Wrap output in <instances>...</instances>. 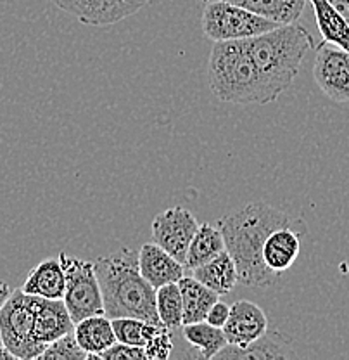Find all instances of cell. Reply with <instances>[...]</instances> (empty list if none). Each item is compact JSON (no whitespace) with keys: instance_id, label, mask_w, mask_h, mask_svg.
<instances>
[{"instance_id":"5","label":"cell","mask_w":349,"mask_h":360,"mask_svg":"<svg viewBox=\"0 0 349 360\" xmlns=\"http://www.w3.org/2000/svg\"><path fill=\"white\" fill-rule=\"evenodd\" d=\"M35 298L21 288L13 290L0 310L2 343L18 360L39 359L44 352L35 338Z\"/></svg>"},{"instance_id":"16","label":"cell","mask_w":349,"mask_h":360,"mask_svg":"<svg viewBox=\"0 0 349 360\" xmlns=\"http://www.w3.org/2000/svg\"><path fill=\"white\" fill-rule=\"evenodd\" d=\"M289 357H294L291 340H289L287 336L280 335L279 331H273V333L266 331V335L258 338L256 341H253V343H249L244 348L227 345V347H225L215 359L273 360V359H289Z\"/></svg>"},{"instance_id":"31","label":"cell","mask_w":349,"mask_h":360,"mask_svg":"<svg viewBox=\"0 0 349 360\" xmlns=\"http://www.w3.org/2000/svg\"><path fill=\"white\" fill-rule=\"evenodd\" d=\"M11 292H13V290H11L9 284L2 283V281H0V310H2V307L6 305V302L9 300Z\"/></svg>"},{"instance_id":"7","label":"cell","mask_w":349,"mask_h":360,"mask_svg":"<svg viewBox=\"0 0 349 360\" xmlns=\"http://www.w3.org/2000/svg\"><path fill=\"white\" fill-rule=\"evenodd\" d=\"M59 260L66 276V291L62 300L74 324L92 315H103V290L92 262L70 257L65 251L59 253Z\"/></svg>"},{"instance_id":"33","label":"cell","mask_w":349,"mask_h":360,"mask_svg":"<svg viewBox=\"0 0 349 360\" xmlns=\"http://www.w3.org/2000/svg\"><path fill=\"white\" fill-rule=\"evenodd\" d=\"M2 345H4V343H2V336H0V347H2Z\"/></svg>"},{"instance_id":"17","label":"cell","mask_w":349,"mask_h":360,"mask_svg":"<svg viewBox=\"0 0 349 360\" xmlns=\"http://www.w3.org/2000/svg\"><path fill=\"white\" fill-rule=\"evenodd\" d=\"M192 276L220 296L228 295L239 284L237 265L227 250L206 264L192 269Z\"/></svg>"},{"instance_id":"1","label":"cell","mask_w":349,"mask_h":360,"mask_svg":"<svg viewBox=\"0 0 349 360\" xmlns=\"http://www.w3.org/2000/svg\"><path fill=\"white\" fill-rule=\"evenodd\" d=\"M216 225L223 234L225 248L237 265L239 284L251 288H272L280 279V274L270 270L263 260V246L273 231L296 227L308 232L301 219H292L289 213L266 202H249L221 217Z\"/></svg>"},{"instance_id":"19","label":"cell","mask_w":349,"mask_h":360,"mask_svg":"<svg viewBox=\"0 0 349 360\" xmlns=\"http://www.w3.org/2000/svg\"><path fill=\"white\" fill-rule=\"evenodd\" d=\"M178 288L183 302V326L206 321L213 303L220 300V295L199 283L194 276H183L178 281Z\"/></svg>"},{"instance_id":"24","label":"cell","mask_w":349,"mask_h":360,"mask_svg":"<svg viewBox=\"0 0 349 360\" xmlns=\"http://www.w3.org/2000/svg\"><path fill=\"white\" fill-rule=\"evenodd\" d=\"M156 309L161 324L175 333L183 326V302L178 283L166 284L156 290Z\"/></svg>"},{"instance_id":"3","label":"cell","mask_w":349,"mask_h":360,"mask_svg":"<svg viewBox=\"0 0 349 360\" xmlns=\"http://www.w3.org/2000/svg\"><path fill=\"white\" fill-rule=\"evenodd\" d=\"M208 68L209 87L221 103L270 104L279 99L261 77L244 40L215 42Z\"/></svg>"},{"instance_id":"32","label":"cell","mask_w":349,"mask_h":360,"mask_svg":"<svg viewBox=\"0 0 349 360\" xmlns=\"http://www.w3.org/2000/svg\"><path fill=\"white\" fill-rule=\"evenodd\" d=\"M0 360H18V359L14 357V355L2 345V347H0Z\"/></svg>"},{"instance_id":"9","label":"cell","mask_w":349,"mask_h":360,"mask_svg":"<svg viewBox=\"0 0 349 360\" xmlns=\"http://www.w3.org/2000/svg\"><path fill=\"white\" fill-rule=\"evenodd\" d=\"M196 217L183 206H175L157 213L152 220V243L166 250L171 257L185 265L190 241L197 232Z\"/></svg>"},{"instance_id":"29","label":"cell","mask_w":349,"mask_h":360,"mask_svg":"<svg viewBox=\"0 0 349 360\" xmlns=\"http://www.w3.org/2000/svg\"><path fill=\"white\" fill-rule=\"evenodd\" d=\"M228 315H230V305L218 300L216 303H213V307L209 309L208 315H206V321L209 324L216 326V328H223L225 322L228 321Z\"/></svg>"},{"instance_id":"11","label":"cell","mask_w":349,"mask_h":360,"mask_svg":"<svg viewBox=\"0 0 349 360\" xmlns=\"http://www.w3.org/2000/svg\"><path fill=\"white\" fill-rule=\"evenodd\" d=\"M228 345L237 348L247 347L268 331V317L261 307L249 300H239L230 305V315L223 328Z\"/></svg>"},{"instance_id":"22","label":"cell","mask_w":349,"mask_h":360,"mask_svg":"<svg viewBox=\"0 0 349 360\" xmlns=\"http://www.w3.org/2000/svg\"><path fill=\"white\" fill-rule=\"evenodd\" d=\"M225 250H227L225 248V239L218 225L199 224L197 232L194 234L189 251H187L185 269H196L199 265L215 258L216 255H220Z\"/></svg>"},{"instance_id":"10","label":"cell","mask_w":349,"mask_h":360,"mask_svg":"<svg viewBox=\"0 0 349 360\" xmlns=\"http://www.w3.org/2000/svg\"><path fill=\"white\" fill-rule=\"evenodd\" d=\"M59 9L87 26H110L144 9L149 0H54Z\"/></svg>"},{"instance_id":"27","label":"cell","mask_w":349,"mask_h":360,"mask_svg":"<svg viewBox=\"0 0 349 360\" xmlns=\"http://www.w3.org/2000/svg\"><path fill=\"white\" fill-rule=\"evenodd\" d=\"M145 357L147 360H166L171 357L173 352V340H171V331L166 328H161L159 331L154 335L147 345L144 347Z\"/></svg>"},{"instance_id":"14","label":"cell","mask_w":349,"mask_h":360,"mask_svg":"<svg viewBox=\"0 0 349 360\" xmlns=\"http://www.w3.org/2000/svg\"><path fill=\"white\" fill-rule=\"evenodd\" d=\"M306 232L296 227H280L266 238L263 246V260L275 274H282L296 264L301 251V239Z\"/></svg>"},{"instance_id":"18","label":"cell","mask_w":349,"mask_h":360,"mask_svg":"<svg viewBox=\"0 0 349 360\" xmlns=\"http://www.w3.org/2000/svg\"><path fill=\"white\" fill-rule=\"evenodd\" d=\"M74 336L78 345L87 352L88 360L116 343L111 319L106 314L92 315L74 324Z\"/></svg>"},{"instance_id":"6","label":"cell","mask_w":349,"mask_h":360,"mask_svg":"<svg viewBox=\"0 0 349 360\" xmlns=\"http://www.w3.org/2000/svg\"><path fill=\"white\" fill-rule=\"evenodd\" d=\"M201 25L213 42L246 40L280 26L228 0H204Z\"/></svg>"},{"instance_id":"12","label":"cell","mask_w":349,"mask_h":360,"mask_svg":"<svg viewBox=\"0 0 349 360\" xmlns=\"http://www.w3.org/2000/svg\"><path fill=\"white\" fill-rule=\"evenodd\" d=\"M138 269L154 290L178 283L185 276V265L156 243H147L138 250Z\"/></svg>"},{"instance_id":"15","label":"cell","mask_w":349,"mask_h":360,"mask_svg":"<svg viewBox=\"0 0 349 360\" xmlns=\"http://www.w3.org/2000/svg\"><path fill=\"white\" fill-rule=\"evenodd\" d=\"M21 290L48 300H62L66 291L65 269L59 258H47L29 270Z\"/></svg>"},{"instance_id":"28","label":"cell","mask_w":349,"mask_h":360,"mask_svg":"<svg viewBox=\"0 0 349 360\" xmlns=\"http://www.w3.org/2000/svg\"><path fill=\"white\" fill-rule=\"evenodd\" d=\"M92 359H97V360H147V357H145L144 347H131V345L119 343V341H116L112 347L106 348V350L100 352V354L93 355Z\"/></svg>"},{"instance_id":"30","label":"cell","mask_w":349,"mask_h":360,"mask_svg":"<svg viewBox=\"0 0 349 360\" xmlns=\"http://www.w3.org/2000/svg\"><path fill=\"white\" fill-rule=\"evenodd\" d=\"M330 2H332V6L336 7L341 14H343L344 20H346L349 25V0H330Z\"/></svg>"},{"instance_id":"2","label":"cell","mask_w":349,"mask_h":360,"mask_svg":"<svg viewBox=\"0 0 349 360\" xmlns=\"http://www.w3.org/2000/svg\"><path fill=\"white\" fill-rule=\"evenodd\" d=\"M93 267L99 277L107 317H137L163 326L157 317L156 290L138 269V251L121 248L100 257Z\"/></svg>"},{"instance_id":"21","label":"cell","mask_w":349,"mask_h":360,"mask_svg":"<svg viewBox=\"0 0 349 360\" xmlns=\"http://www.w3.org/2000/svg\"><path fill=\"white\" fill-rule=\"evenodd\" d=\"M277 25L299 21L308 0H228Z\"/></svg>"},{"instance_id":"4","label":"cell","mask_w":349,"mask_h":360,"mask_svg":"<svg viewBox=\"0 0 349 360\" xmlns=\"http://www.w3.org/2000/svg\"><path fill=\"white\" fill-rule=\"evenodd\" d=\"M244 42L261 77L277 97L282 96L298 77L306 52L315 49L311 33L298 21L280 25Z\"/></svg>"},{"instance_id":"25","label":"cell","mask_w":349,"mask_h":360,"mask_svg":"<svg viewBox=\"0 0 349 360\" xmlns=\"http://www.w3.org/2000/svg\"><path fill=\"white\" fill-rule=\"evenodd\" d=\"M112 329H114L116 341L131 347H145L147 341L164 326L151 324L137 317H116L111 319Z\"/></svg>"},{"instance_id":"8","label":"cell","mask_w":349,"mask_h":360,"mask_svg":"<svg viewBox=\"0 0 349 360\" xmlns=\"http://www.w3.org/2000/svg\"><path fill=\"white\" fill-rule=\"evenodd\" d=\"M313 77L329 99L349 103V52L336 44L315 45Z\"/></svg>"},{"instance_id":"20","label":"cell","mask_w":349,"mask_h":360,"mask_svg":"<svg viewBox=\"0 0 349 360\" xmlns=\"http://www.w3.org/2000/svg\"><path fill=\"white\" fill-rule=\"evenodd\" d=\"M313 7L315 20L322 33V39L336 44L349 52V25L343 14L332 6L330 0H308Z\"/></svg>"},{"instance_id":"13","label":"cell","mask_w":349,"mask_h":360,"mask_svg":"<svg viewBox=\"0 0 349 360\" xmlns=\"http://www.w3.org/2000/svg\"><path fill=\"white\" fill-rule=\"evenodd\" d=\"M74 331V322L67 312L65 300L35 298V338L40 347L47 348L52 341Z\"/></svg>"},{"instance_id":"26","label":"cell","mask_w":349,"mask_h":360,"mask_svg":"<svg viewBox=\"0 0 349 360\" xmlns=\"http://www.w3.org/2000/svg\"><path fill=\"white\" fill-rule=\"evenodd\" d=\"M88 355L84 348L78 345L74 331L67 333L59 340L52 341L42 352L39 360H87Z\"/></svg>"},{"instance_id":"23","label":"cell","mask_w":349,"mask_h":360,"mask_svg":"<svg viewBox=\"0 0 349 360\" xmlns=\"http://www.w3.org/2000/svg\"><path fill=\"white\" fill-rule=\"evenodd\" d=\"M182 336L187 343L192 345V348H196L199 357L204 360L215 359L228 345L223 329L209 324L208 321L182 326Z\"/></svg>"}]
</instances>
